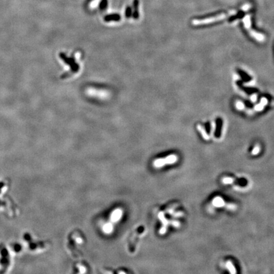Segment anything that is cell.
I'll return each mask as SVG.
<instances>
[{"mask_svg":"<svg viewBox=\"0 0 274 274\" xmlns=\"http://www.w3.org/2000/svg\"><path fill=\"white\" fill-rule=\"evenodd\" d=\"M237 13V10H231L227 14H221L217 15V16H211V17H208V18H206V19H194L192 20V25H194V26H200V25H204V24L213 23V22H216L218 21H220V20L225 19L230 16L234 15Z\"/></svg>","mask_w":274,"mask_h":274,"instance_id":"6da1fadb","label":"cell"},{"mask_svg":"<svg viewBox=\"0 0 274 274\" xmlns=\"http://www.w3.org/2000/svg\"><path fill=\"white\" fill-rule=\"evenodd\" d=\"M177 156L175 154H172L166 157V158H159L156 159L153 161V164L154 166V167L159 168L166 164H174L177 161Z\"/></svg>","mask_w":274,"mask_h":274,"instance_id":"7a4b0ae2","label":"cell"},{"mask_svg":"<svg viewBox=\"0 0 274 274\" xmlns=\"http://www.w3.org/2000/svg\"><path fill=\"white\" fill-rule=\"evenodd\" d=\"M0 253H1V260H0V264L1 265V269L3 270L1 272H4L6 270L8 265H9L10 258L6 247L2 246V245L0 246Z\"/></svg>","mask_w":274,"mask_h":274,"instance_id":"3957f363","label":"cell"},{"mask_svg":"<svg viewBox=\"0 0 274 274\" xmlns=\"http://www.w3.org/2000/svg\"><path fill=\"white\" fill-rule=\"evenodd\" d=\"M60 57L62 59H63V60H64V62L66 64H67L68 65H70V67H71V69L73 72L77 71L79 69V65L77 64L75 60H74L73 59H72V58H68L63 53L60 54Z\"/></svg>","mask_w":274,"mask_h":274,"instance_id":"277c9868","label":"cell"},{"mask_svg":"<svg viewBox=\"0 0 274 274\" xmlns=\"http://www.w3.org/2000/svg\"><path fill=\"white\" fill-rule=\"evenodd\" d=\"M123 211L121 209L118 208L114 209L110 216V219L111 222L115 223L119 222L121 219V217H123Z\"/></svg>","mask_w":274,"mask_h":274,"instance_id":"5b68a950","label":"cell"},{"mask_svg":"<svg viewBox=\"0 0 274 274\" xmlns=\"http://www.w3.org/2000/svg\"><path fill=\"white\" fill-rule=\"evenodd\" d=\"M247 30L249 32H250V35L252 37V38H254L258 41H260V42H263V41L265 40V37L263 34H261V33L260 32H257L251 29V27L248 28Z\"/></svg>","mask_w":274,"mask_h":274,"instance_id":"8992f818","label":"cell"},{"mask_svg":"<svg viewBox=\"0 0 274 274\" xmlns=\"http://www.w3.org/2000/svg\"><path fill=\"white\" fill-rule=\"evenodd\" d=\"M212 204L214 206L217 207H221L223 206H225L226 203L224 201L223 199L219 196L215 197L212 201Z\"/></svg>","mask_w":274,"mask_h":274,"instance_id":"52a82bcc","label":"cell"},{"mask_svg":"<svg viewBox=\"0 0 274 274\" xmlns=\"http://www.w3.org/2000/svg\"><path fill=\"white\" fill-rule=\"evenodd\" d=\"M113 230L114 227L112 223H107L102 227V230L105 234H110L113 232Z\"/></svg>","mask_w":274,"mask_h":274,"instance_id":"ba28073f","label":"cell"},{"mask_svg":"<svg viewBox=\"0 0 274 274\" xmlns=\"http://www.w3.org/2000/svg\"><path fill=\"white\" fill-rule=\"evenodd\" d=\"M197 129L199 131H200L201 134L202 135V137H203V138H204V140H209V137L208 135H207L206 131L205 130L204 128H203L201 125H200V124H199V125H197Z\"/></svg>","mask_w":274,"mask_h":274,"instance_id":"9c48e42d","label":"cell"},{"mask_svg":"<svg viewBox=\"0 0 274 274\" xmlns=\"http://www.w3.org/2000/svg\"><path fill=\"white\" fill-rule=\"evenodd\" d=\"M226 267L228 269V270L232 274H235L237 273L235 267L233 265V263H232L231 261H227L226 262Z\"/></svg>","mask_w":274,"mask_h":274,"instance_id":"30bf717a","label":"cell"},{"mask_svg":"<svg viewBox=\"0 0 274 274\" xmlns=\"http://www.w3.org/2000/svg\"><path fill=\"white\" fill-rule=\"evenodd\" d=\"M120 19L119 16L118 15H110V16H107L105 18V21H112V20H115V21H118Z\"/></svg>","mask_w":274,"mask_h":274,"instance_id":"8fae6325","label":"cell"},{"mask_svg":"<svg viewBox=\"0 0 274 274\" xmlns=\"http://www.w3.org/2000/svg\"><path fill=\"white\" fill-rule=\"evenodd\" d=\"M222 181L225 184H232L235 181V180L230 177H225L222 180Z\"/></svg>","mask_w":274,"mask_h":274,"instance_id":"7c38bea8","label":"cell"},{"mask_svg":"<svg viewBox=\"0 0 274 274\" xmlns=\"http://www.w3.org/2000/svg\"><path fill=\"white\" fill-rule=\"evenodd\" d=\"M260 150H261V148H260V146L258 145H256V146L255 147V148L252 149V151L251 152V154L252 155H257V154H258V153H260Z\"/></svg>","mask_w":274,"mask_h":274,"instance_id":"4fadbf2b","label":"cell"},{"mask_svg":"<svg viewBox=\"0 0 274 274\" xmlns=\"http://www.w3.org/2000/svg\"><path fill=\"white\" fill-rule=\"evenodd\" d=\"M225 206L228 209L232 211H235L237 209V206L234 204H227L225 205Z\"/></svg>","mask_w":274,"mask_h":274,"instance_id":"5bb4252c","label":"cell"},{"mask_svg":"<svg viewBox=\"0 0 274 274\" xmlns=\"http://www.w3.org/2000/svg\"><path fill=\"white\" fill-rule=\"evenodd\" d=\"M251 8V5L250 3H246V4H245V5H244L242 8H241V10L242 11H247L250 9V8Z\"/></svg>","mask_w":274,"mask_h":274,"instance_id":"9a60e30c","label":"cell"},{"mask_svg":"<svg viewBox=\"0 0 274 274\" xmlns=\"http://www.w3.org/2000/svg\"><path fill=\"white\" fill-rule=\"evenodd\" d=\"M100 1V0H93V1L90 3V8H95V7H96L98 5V4Z\"/></svg>","mask_w":274,"mask_h":274,"instance_id":"2e32d148","label":"cell"},{"mask_svg":"<svg viewBox=\"0 0 274 274\" xmlns=\"http://www.w3.org/2000/svg\"><path fill=\"white\" fill-rule=\"evenodd\" d=\"M236 107L239 110H242L244 108V105L241 102H237L236 103Z\"/></svg>","mask_w":274,"mask_h":274,"instance_id":"e0dca14e","label":"cell"},{"mask_svg":"<svg viewBox=\"0 0 274 274\" xmlns=\"http://www.w3.org/2000/svg\"><path fill=\"white\" fill-rule=\"evenodd\" d=\"M171 223H172V225L173 226H175L176 227H180V223L178 222H176V221H173V222H171Z\"/></svg>","mask_w":274,"mask_h":274,"instance_id":"ac0fdd59","label":"cell"},{"mask_svg":"<svg viewBox=\"0 0 274 274\" xmlns=\"http://www.w3.org/2000/svg\"><path fill=\"white\" fill-rule=\"evenodd\" d=\"M131 11L130 10V8H128V10L126 11V16H130L131 15Z\"/></svg>","mask_w":274,"mask_h":274,"instance_id":"d6986e66","label":"cell"},{"mask_svg":"<svg viewBox=\"0 0 274 274\" xmlns=\"http://www.w3.org/2000/svg\"><path fill=\"white\" fill-rule=\"evenodd\" d=\"M20 248H21V247H20L19 245H16V246H15V250L16 251H18L19 250H20Z\"/></svg>","mask_w":274,"mask_h":274,"instance_id":"ffe728a7","label":"cell"}]
</instances>
